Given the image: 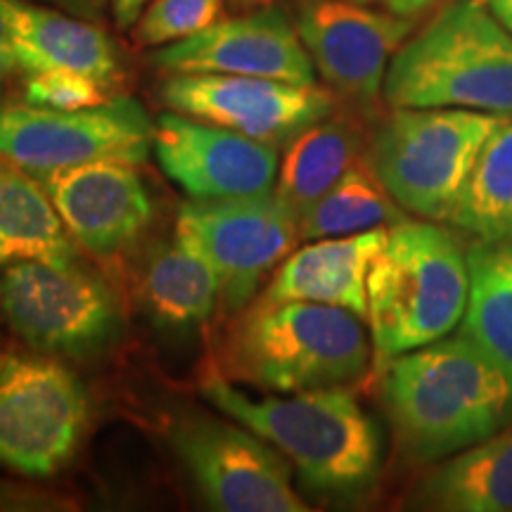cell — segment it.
Listing matches in <instances>:
<instances>
[{
  "label": "cell",
  "instance_id": "52a82bcc",
  "mask_svg": "<svg viewBox=\"0 0 512 512\" xmlns=\"http://www.w3.org/2000/svg\"><path fill=\"white\" fill-rule=\"evenodd\" d=\"M155 147V124L138 100L114 95L105 105L62 112L0 107V159L38 181L69 166L121 162L140 166Z\"/></svg>",
  "mask_w": 512,
  "mask_h": 512
},
{
  "label": "cell",
  "instance_id": "ffe728a7",
  "mask_svg": "<svg viewBox=\"0 0 512 512\" xmlns=\"http://www.w3.org/2000/svg\"><path fill=\"white\" fill-rule=\"evenodd\" d=\"M41 261L76 264V242L43 183L10 162H0V268Z\"/></svg>",
  "mask_w": 512,
  "mask_h": 512
},
{
  "label": "cell",
  "instance_id": "1f68e13d",
  "mask_svg": "<svg viewBox=\"0 0 512 512\" xmlns=\"http://www.w3.org/2000/svg\"><path fill=\"white\" fill-rule=\"evenodd\" d=\"M486 8L494 12L498 22L512 31V0H484Z\"/></svg>",
  "mask_w": 512,
  "mask_h": 512
},
{
  "label": "cell",
  "instance_id": "7a4b0ae2",
  "mask_svg": "<svg viewBox=\"0 0 512 512\" xmlns=\"http://www.w3.org/2000/svg\"><path fill=\"white\" fill-rule=\"evenodd\" d=\"M202 394L230 420L278 448L309 489L356 496L375 482L380 441L373 420L347 387L254 399L228 377L209 375Z\"/></svg>",
  "mask_w": 512,
  "mask_h": 512
},
{
  "label": "cell",
  "instance_id": "5bb4252c",
  "mask_svg": "<svg viewBox=\"0 0 512 512\" xmlns=\"http://www.w3.org/2000/svg\"><path fill=\"white\" fill-rule=\"evenodd\" d=\"M155 155L192 200L264 195L280 169L278 147L174 110L157 119Z\"/></svg>",
  "mask_w": 512,
  "mask_h": 512
},
{
  "label": "cell",
  "instance_id": "836d02e7",
  "mask_svg": "<svg viewBox=\"0 0 512 512\" xmlns=\"http://www.w3.org/2000/svg\"><path fill=\"white\" fill-rule=\"evenodd\" d=\"M0 368H3V361H0Z\"/></svg>",
  "mask_w": 512,
  "mask_h": 512
},
{
  "label": "cell",
  "instance_id": "8992f818",
  "mask_svg": "<svg viewBox=\"0 0 512 512\" xmlns=\"http://www.w3.org/2000/svg\"><path fill=\"white\" fill-rule=\"evenodd\" d=\"M501 117L463 107H392L368 136L366 162L403 211L448 223Z\"/></svg>",
  "mask_w": 512,
  "mask_h": 512
},
{
  "label": "cell",
  "instance_id": "83f0119b",
  "mask_svg": "<svg viewBox=\"0 0 512 512\" xmlns=\"http://www.w3.org/2000/svg\"><path fill=\"white\" fill-rule=\"evenodd\" d=\"M356 3H363V5H370V8H380V10L394 12V15L415 19L434 8H441V5H446L448 0H356Z\"/></svg>",
  "mask_w": 512,
  "mask_h": 512
},
{
  "label": "cell",
  "instance_id": "4dcf8cb0",
  "mask_svg": "<svg viewBox=\"0 0 512 512\" xmlns=\"http://www.w3.org/2000/svg\"><path fill=\"white\" fill-rule=\"evenodd\" d=\"M43 3L57 5V8L67 10L69 15H76L81 19H100L110 0H43Z\"/></svg>",
  "mask_w": 512,
  "mask_h": 512
},
{
  "label": "cell",
  "instance_id": "f546056e",
  "mask_svg": "<svg viewBox=\"0 0 512 512\" xmlns=\"http://www.w3.org/2000/svg\"><path fill=\"white\" fill-rule=\"evenodd\" d=\"M15 69H19V62L15 55V41H12L8 17H5L3 0H0V76L15 72Z\"/></svg>",
  "mask_w": 512,
  "mask_h": 512
},
{
  "label": "cell",
  "instance_id": "9a60e30c",
  "mask_svg": "<svg viewBox=\"0 0 512 512\" xmlns=\"http://www.w3.org/2000/svg\"><path fill=\"white\" fill-rule=\"evenodd\" d=\"M150 62L166 74H235L316 83V67L290 17L259 8L219 19L200 34L159 46Z\"/></svg>",
  "mask_w": 512,
  "mask_h": 512
},
{
  "label": "cell",
  "instance_id": "9c48e42d",
  "mask_svg": "<svg viewBox=\"0 0 512 512\" xmlns=\"http://www.w3.org/2000/svg\"><path fill=\"white\" fill-rule=\"evenodd\" d=\"M171 448L200 494L221 512H306L292 486V465L278 448L240 425L207 413L171 422Z\"/></svg>",
  "mask_w": 512,
  "mask_h": 512
},
{
  "label": "cell",
  "instance_id": "ba28073f",
  "mask_svg": "<svg viewBox=\"0 0 512 512\" xmlns=\"http://www.w3.org/2000/svg\"><path fill=\"white\" fill-rule=\"evenodd\" d=\"M0 311L31 349L88 358L117 337L119 306L110 287L76 264L22 261L0 271Z\"/></svg>",
  "mask_w": 512,
  "mask_h": 512
},
{
  "label": "cell",
  "instance_id": "44dd1931",
  "mask_svg": "<svg viewBox=\"0 0 512 512\" xmlns=\"http://www.w3.org/2000/svg\"><path fill=\"white\" fill-rule=\"evenodd\" d=\"M366 145L368 136L361 124L335 110L318 124L304 128L287 145L273 188L275 197L299 219L351 166L366 157Z\"/></svg>",
  "mask_w": 512,
  "mask_h": 512
},
{
  "label": "cell",
  "instance_id": "603a6c76",
  "mask_svg": "<svg viewBox=\"0 0 512 512\" xmlns=\"http://www.w3.org/2000/svg\"><path fill=\"white\" fill-rule=\"evenodd\" d=\"M470 294L460 332L512 382V247L479 242L467 252Z\"/></svg>",
  "mask_w": 512,
  "mask_h": 512
},
{
  "label": "cell",
  "instance_id": "7c38bea8",
  "mask_svg": "<svg viewBox=\"0 0 512 512\" xmlns=\"http://www.w3.org/2000/svg\"><path fill=\"white\" fill-rule=\"evenodd\" d=\"M169 110L230 128L273 147L337 110V93L316 83L235 74H169L159 88Z\"/></svg>",
  "mask_w": 512,
  "mask_h": 512
},
{
  "label": "cell",
  "instance_id": "2e32d148",
  "mask_svg": "<svg viewBox=\"0 0 512 512\" xmlns=\"http://www.w3.org/2000/svg\"><path fill=\"white\" fill-rule=\"evenodd\" d=\"M41 183L76 245L102 259L126 252L150 226L155 211L133 164L69 166Z\"/></svg>",
  "mask_w": 512,
  "mask_h": 512
},
{
  "label": "cell",
  "instance_id": "d6986e66",
  "mask_svg": "<svg viewBox=\"0 0 512 512\" xmlns=\"http://www.w3.org/2000/svg\"><path fill=\"white\" fill-rule=\"evenodd\" d=\"M415 508L512 512V422L434 465L415 486Z\"/></svg>",
  "mask_w": 512,
  "mask_h": 512
},
{
  "label": "cell",
  "instance_id": "4fadbf2b",
  "mask_svg": "<svg viewBox=\"0 0 512 512\" xmlns=\"http://www.w3.org/2000/svg\"><path fill=\"white\" fill-rule=\"evenodd\" d=\"M294 27L332 91L370 107L382 93L396 50L413 34L415 19L356 0H297Z\"/></svg>",
  "mask_w": 512,
  "mask_h": 512
},
{
  "label": "cell",
  "instance_id": "6da1fadb",
  "mask_svg": "<svg viewBox=\"0 0 512 512\" xmlns=\"http://www.w3.org/2000/svg\"><path fill=\"white\" fill-rule=\"evenodd\" d=\"M382 401L401 451L437 463L512 422V382L463 335L392 358Z\"/></svg>",
  "mask_w": 512,
  "mask_h": 512
},
{
  "label": "cell",
  "instance_id": "5b68a950",
  "mask_svg": "<svg viewBox=\"0 0 512 512\" xmlns=\"http://www.w3.org/2000/svg\"><path fill=\"white\" fill-rule=\"evenodd\" d=\"M392 107H463L512 114V31L484 0L446 3L389 62Z\"/></svg>",
  "mask_w": 512,
  "mask_h": 512
},
{
  "label": "cell",
  "instance_id": "7402d4cb",
  "mask_svg": "<svg viewBox=\"0 0 512 512\" xmlns=\"http://www.w3.org/2000/svg\"><path fill=\"white\" fill-rule=\"evenodd\" d=\"M143 302L164 328L188 330L207 323L221 304L219 275L181 235L159 245L143 271Z\"/></svg>",
  "mask_w": 512,
  "mask_h": 512
},
{
  "label": "cell",
  "instance_id": "ac0fdd59",
  "mask_svg": "<svg viewBox=\"0 0 512 512\" xmlns=\"http://www.w3.org/2000/svg\"><path fill=\"white\" fill-rule=\"evenodd\" d=\"M19 69L27 74L69 69L114 86L121 74L119 53L100 27L76 15L3 0Z\"/></svg>",
  "mask_w": 512,
  "mask_h": 512
},
{
  "label": "cell",
  "instance_id": "d4e9b609",
  "mask_svg": "<svg viewBox=\"0 0 512 512\" xmlns=\"http://www.w3.org/2000/svg\"><path fill=\"white\" fill-rule=\"evenodd\" d=\"M406 219L408 211L394 202L363 157L299 216V238L304 242L344 238L373 228L394 226Z\"/></svg>",
  "mask_w": 512,
  "mask_h": 512
},
{
  "label": "cell",
  "instance_id": "cb8c5ba5",
  "mask_svg": "<svg viewBox=\"0 0 512 512\" xmlns=\"http://www.w3.org/2000/svg\"><path fill=\"white\" fill-rule=\"evenodd\" d=\"M448 223L484 245L512 240V114L486 136Z\"/></svg>",
  "mask_w": 512,
  "mask_h": 512
},
{
  "label": "cell",
  "instance_id": "f1b7e54d",
  "mask_svg": "<svg viewBox=\"0 0 512 512\" xmlns=\"http://www.w3.org/2000/svg\"><path fill=\"white\" fill-rule=\"evenodd\" d=\"M152 0H110V8L119 29H133L138 24L140 15H143L147 5Z\"/></svg>",
  "mask_w": 512,
  "mask_h": 512
},
{
  "label": "cell",
  "instance_id": "d6a6232c",
  "mask_svg": "<svg viewBox=\"0 0 512 512\" xmlns=\"http://www.w3.org/2000/svg\"><path fill=\"white\" fill-rule=\"evenodd\" d=\"M235 10L240 12H249V10H259V8H271L273 0H228Z\"/></svg>",
  "mask_w": 512,
  "mask_h": 512
},
{
  "label": "cell",
  "instance_id": "4316f807",
  "mask_svg": "<svg viewBox=\"0 0 512 512\" xmlns=\"http://www.w3.org/2000/svg\"><path fill=\"white\" fill-rule=\"evenodd\" d=\"M110 83L93 76L69 72V69H48V72L27 74L24 81V100L29 105L48 107V110H86V107L105 105L112 100Z\"/></svg>",
  "mask_w": 512,
  "mask_h": 512
},
{
  "label": "cell",
  "instance_id": "277c9868",
  "mask_svg": "<svg viewBox=\"0 0 512 512\" xmlns=\"http://www.w3.org/2000/svg\"><path fill=\"white\" fill-rule=\"evenodd\" d=\"M470 294L467 252L437 221H401L368 271V325L377 368L451 335Z\"/></svg>",
  "mask_w": 512,
  "mask_h": 512
},
{
  "label": "cell",
  "instance_id": "8fae6325",
  "mask_svg": "<svg viewBox=\"0 0 512 512\" xmlns=\"http://www.w3.org/2000/svg\"><path fill=\"white\" fill-rule=\"evenodd\" d=\"M88 422L86 389L53 358H5L0 368V465L50 477L74 458Z\"/></svg>",
  "mask_w": 512,
  "mask_h": 512
},
{
  "label": "cell",
  "instance_id": "e0dca14e",
  "mask_svg": "<svg viewBox=\"0 0 512 512\" xmlns=\"http://www.w3.org/2000/svg\"><path fill=\"white\" fill-rule=\"evenodd\" d=\"M387 233L389 226H382L344 238L311 240L275 268L261 299L342 306L366 318L368 271Z\"/></svg>",
  "mask_w": 512,
  "mask_h": 512
},
{
  "label": "cell",
  "instance_id": "484cf974",
  "mask_svg": "<svg viewBox=\"0 0 512 512\" xmlns=\"http://www.w3.org/2000/svg\"><path fill=\"white\" fill-rule=\"evenodd\" d=\"M223 19V0H152L138 24L136 41L140 46H169Z\"/></svg>",
  "mask_w": 512,
  "mask_h": 512
},
{
  "label": "cell",
  "instance_id": "30bf717a",
  "mask_svg": "<svg viewBox=\"0 0 512 512\" xmlns=\"http://www.w3.org/2000/svg\"><path fill=\"white\" fill-rule=\"evenodd\" d=\"M176 235L209 261L221 306L242 311L259 285L297 249L299 219L275 192L228 200H192L178 211Z\"/></svg>",
  "mask_w": 512,
  "mask_h": 512
},
{
  "label": "cell",
  "instance_id": "3957f363",
  "mask_svg": "<svg viewBox=\"0 0 512 512\" xmlns=\"http://www.w3.org/2000/svg\"><path fill=\"white\" fill-rule=\"evenodd\" d=\"M370 358L358 313L261 297L247 304L223 347L226 377L278 394L347 387L368 373Z\"/></svg>",
  "mask_w": 512,
  "mask_h": 512
}]
</instances>
